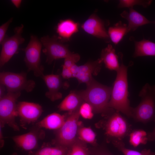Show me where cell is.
<instances>
[{"instance_id":"cell-6","label":"cell","mask_w":155,"mask_h":155,"mask_svg":"<svg viewBox=\"0 0 155 155\" xmlns=\"http://www.w3.org/2000/svg\"><path fill=\"white\" fill-rule=\"evenodd\" d=\"M0 84L4 86L7 92H21L25 90L30 92L35 86V82L28 80L26 73L3 72L0 73Z\"/></svg>"},{"instance_id":"cell-29","label":"cell","mask_w":155,"mask_h":155,"mask_svg":"<svg viewBox=\"0 0 155 155\" xmlns=\"http://www.w3.org/2000/svg\"><path fill=\"white\" fill-rule=\"evenodd\" d=\"M93 110L92 107L89 103L84 102L79 109L80 115L86 119H90L93 116Z\"/></svg>"},{"instance_id":"cell-11","label":"cell","mask_w":155,"mask_h":155,"mask_svg":"<svg viewBox=\"0 0 155 155\" xmlns=\"http://www.w3.org/2000/svg\"><path fill=\"white\" fill-rule=\"evenodd\" d=\"M106 133L121 140L128 134L129 126L127 121L118 112L114 113L109 118L106 125Z\"/></svg>"},{"instance_id":"cell-17","label":"cell","mask_w":155,"mask_h":155,"mask_svg":"<svg viewBox=\"0 0 155 155\" xmlns=\"http://www.w3.org/2000/svg\"><path fill=\"white\" fill-rule=\"evenodd\" d=\"M78 30V24L69 19L61 20L56 28V32L58 34L57 36L62 42L69 40Z\"/></svg>"},{"instance_id":"cell-13","label":"cell","mask_w":155,"mask_h":155,"mask_svg":"<svg viewBox=\"0 0 155 155\" xmlns=\"http://www.w3.org/2000/svg\"><path fill=\"white\" fill-rule=\"evenodd\" d=\"M105 22L95 14L91 15L81 26L87 33L96 37L107 39L109 36Z\"/></svg>"},{"instance_id":"cell-35","label":"cell","mask_w":155,"mask_h":155,"mask_svg":"<svg viewBox=\"0 0 155 155\" xmlns=\"http://www.w3.org/2000/svg\"><path fill=\"white\" fill-rule=\"evenodd\" d=\"M5 87L3 85L0 84V98L2 97L5 94H4Z\"/></svg>"},{"instance_id":"cell-27","label":"cell","mask_w":155,"mask_h":155,"mask_svg":"<svg viewBox=\"0 0 155 155\" xmlns=\"http://www.w3.org/2000/svg\"><path fill=\"white\" fill-rule=\"evenodd\" d=\"M115 146L124 155H155V153L150 149H144L140 152L127 149L120 140H116L114 142Z\"/></svg>"},{"instance_id":"cell-25","label":"cell","mask_w":155,"mask_h":155,"mask_svg":"<svg viewBox=\"0 0 155 155\" xmlns=\"http://www.w3.org/2000/svg\"><path fill=\"white\" fill-rule=\"evenodd\" d=\"M149 136L145 131L141 130L133 131L130 134L129 142L135 148L141 144H146L149 140Z\"/></svg>"},{"instance_id":"cell-33","label":"cell","mask_w":155,"mask_h":155,"mask_svg":"<svg viewBox=\"0 0 155 155\" xmlns=\"http://www.w3.org/2000/svg\"><path fill=\"white\" fill-rule=\"evenodd\" d=\"M92 155H113L106 150L102 148L96 149L90 152Z\"/></svg>"},{"instance_id":"cell-12","label":"cell","mask_w":155,"mask_h":155,"mask_svg":"<svg viewBox=\"0 0 155 155\" xmlns=\"http://www.w3.org/2000/svg\"><path fill=\"white\" fill-rule=\"evenodd\" d=\"M43 130L36 129L24 134L15 136L12 139L15 144L22 149L29 151L37 147L39 140L44 137Z\"/></svg>"},{"instance_id":"cell-18","label":"cell","mask_w":155,"mask_h":155,"mask_svg":"<svg viewBox=\"0 0 155 155\" xmlns=\"http://www.w3.org/2000/svg\"><path fill=\"white\" fill-rule=\"evenodd\" d=\"M119 54L118 56L117 55L112 46L109 44L106 47L102 49L100 59L107 68L117 71L121 65L119 62Z\"/></svg>"},{"instance_id":"cell-2","label":"cell","mask_w":155,"mask_h":155,"mask_svg":"<svg viewBox=\"0 0 155 155\" xmlns=\"http://www.w3.org/2000/svg\"><path fill=\"white\" fill-rule=\"evenodd\" d=\"M86 90L80 91L84 102L92 107L96 113H104L111 109L108 106L112 88L103 85L94 79L86 85Z\"/></svg>"},{"instance_id":"cell-5","label":"cell","mask_w":155,"mask_h":155,"mask_svg":"<svg viewBox=\"0 0 155 155\" xmlns=\"http://www.w3.org/2000/svg\"><path fill=\"white\" fill-rule=\"evenodd\" d=\"M21 92H7L0 98V125L1 128L7 125L15 131H19L16 122L18 116L17 112V100Z\"/></svg>"},{"instance_id":"cell-9","label":"cell","mask_w":155,"mask_h":155,"mask_svg":"<svg viewBox=\"0 0 155 155\" xmlns=\"http://www.w3.org/2000/svg\"><path fill=\"white\" fill-rule=\"evenodd\" d=\"M24 26L16 27L14 34L10 37H5L1 44L2 48L0 55V66L2 67L13 55L17 53L20 45L25 41L22 36Z\"/></svg>"},{"instance_id":"cell-3","label":"cell","mask_w":155,"mask_h":155,"mask_svg":"<svg viewBox=\"0 0 155 155\" xmlns=\"http://www.w3.org/2000/svg\"><path fill=\"white\" fill-rule=\"evenodd\" d=\"M139 96L142 100L138 106L132 108V116L137 121L147 122L155 115V85L146 84Z\"/></svg>"},{"instance_id":"cell-30","label":"cell","mask_w":155,"mask_h":155,"mask_svg":"<svg viewBox=\"0 0 155 155\" xmlns=\"http://www.w3.org/2000/svg\"><path fill=\"white\" fill-rule=\"evenodd\" d=\"M80 56L77 53H73L70 56L64 59L63 66L70 68L80 59Z\"/></svg>"},{"instance_id":"cell-1","label":"cell","mask_w":155,"mask_h":155,"mask_svg":"<svg viewBox=\"0 0 155 155\" xmlns=\"http://www.w3.org/2000/svg\"><path fill=\"white\" fill-rule=\"evenodd\" d=\"M128 66L125 65L122 61L112 88L108 107L121 112L127 116H132V108L129 105L127 71Z\"/></svg>"},{"instance_id":"cell-15","label":"cell","mask_w":155,"mask_h":155,"mask_svg":"<svg viewBox=\"0 0 155 155\" xmlns=\"http://www.w3.org/2000/svg\"><path fill=\"white\" fill-rule=\"evenodd\" d=\"M42 78L48 89L45 94L46 97L52 101L61 98L62 95L59 91L63 82L60 76L53 74L44 75Z\"/></svg>"},{"instance_id":"cell-8","label":"cell","mask_w":155,"mask_h":155,"mask_svg":"<svg viewBox=\"0 0 155 155\" xmlns=\"http://www.w3.org/2000/svg\"><path fill=\"white\" fill-rule=\"evenodd\" d=\"M40 41L44 47L42 51L46 56V62L49 64L54 60L65 59L73 53L69 51L67 45L63 44L55 35L51 37L44 36Z\"/></svg>"},{"instance_id":"cell-37","label":"cell","mask_w":155,"mask_h":155,"mask_svg":"<svg viewBox=\"0 0 155 155\" xmlns=\"http://www.w3.org/2000/svg\"><path fill=\"white\" fill-rule=\"evenodd\" d=\"M153 23L155 24V21L153 22Z\"/></svg>"},{"instance_id":"cell-28","label":"cell","mask_w":155,"mask_h":155,"mask_svg":"<svg viewBox=\"0 0 155 155\" xmlns=\"http://www.w3.org/2000/svg\"><path fill=\"white\" fill-rule=\"evenodd\" d=\"M151 1L140 0H120L118 5L119 8L128 7L133 8L135 5H140L146 7L151 3Z\"/></svg>"},{"instance_id":"cell-32","label":"cell","mask_w":155,"mask_h":155,"mask_svg":"<svg viewBox=\"0 0 155 155\" xmlns=\"http://www.w3.org/2000/svg\"><path fill=\"white\" fill-rule=\"evenodd\" d=\"M61 75L62 77L64 79H68L73 78L72 73L70 68L63 65Z\"/></svg>"},{"instance_id":"cell-36","label":"cell","mask_w":155,"mask_h":155,"mask_svg":"<svg viewBox=\"0 0 155 155\" xmlns=\"http://www.w3.org/2000/svg\"><path fill=\"white\" fill-rule=\"evenodd\" d=\"M155 137V129L153 132L149 135V138L151 140L152 138Z\"/></svg>"},{"instance_id":"cell-14","label":"cell","mask_w":155,"mask_h":155,"mask_svg":"<svg viewBox=\"0 0 155 155\" xmlns=\"http://www.w3.org/2000/svg\"><path fill=\"white\" fill-rule=\"evenodd\" d=\"M102 63L100 58L93 61H89L84 65L78 66L77 72L75 78L79 83L89 84L94 79L92 75L98 74L101 68Z\"/></svg>"},{"instance_id":"cell-23","label":"cell","mask_w":155,"mask_h":155,"mask_svg":"<svg viewBox=\"0 0 155 155\" xmlns=\"http://www.w3.org/2000/svg\"><path fill=\"white\" fill-rule=\"evenodd\" d=\"M90 151L86 143L77 137L69 148L67 155H90Z\"/></svg>"},{"instance_id":"cell-21","label":"cell","mask_w":155,"mask_h":155,"mask_svg":"<svg viewBox=\"0 0 155 155\" xmlns=\"http://www.w3.org/2000/svg\"><path fill=\"white\" fill-rule=\"evenodd\" d=\"M135 49L133 57L155 56V43L143 39L135 41Z\"/></svg>"},{"instance_id":"cell-19","label":"cell","mask_w":155,"mask_h":155,"mask_svg":"<svg viewBox=\"0 0 155 155\" xmlns=\"http://www.w3.org/2000/svg\"><path fill=\"white\" fill-rule=\"evenodd\" d=\"M84 102L80 91H73L64 98L58 105V108L60 111L72 112L79 108Z\"/></svg>"},{"instance_id":"cell-34","label":"cell","mask_w":155,"mask_h":155,"mask_svg":"<svg viewBox=\"0 0 155 155\" xmlns=\"http://www.w3.org/2000/svg\"><path fill=\"white\" fill-rule=\"evenodd\" d=\"M11 2L17 8H19L22 2L20 0H12Z\"/></svg>"},{"instance_id":"cell-26","label":"cell","mask_w":155,"mask_h":155,"mask_svg":"<svg viewBox=\"0 0 155 155\" xmlns=\"http://www.w3.org/2000/svg\"><path fill=\"white\" fill-rule=\"evenodd\" d=\"M68 150V148L57 146H45L38 150L34 155H67Z\"/></svg>"},{"instance_id":"cell-7","label":"cell","mask_w":155,"mask_h":155,"mask_svg":"<svg viewBox=\"0 0 155 155\" xmlns=\"http://www.w3.org/2000/svg\"><path fill=\"white\" fill-rule=\"evenodd\" d=\"M42 44L36 36L32 35L27 46L22 49L25 53L24 61L28 71H32L36 77L44 75L43 68L40 64V53Z\"/></svg>"},{"instance_id":"cell-24","label":"cell","mask_w":155,"mask_h":155,"mask_svg":"<svg viewBox=\"0 0 155 155\" xmlns=\"http://www.w3.org/2000/svg\"><path fill=\"white\" fill-rule=\"evenodd\" d=\"M77 135L79 139L86 143L94 144L96 143V135L90 127H85L79 124Z\"/></svg>"},{"instance_id":"cell-4","label":"cell","mask_w":155,"mask_h":155,"mask_svg":"<svg viewBox=\"0 0 155 155\" xmlns=\"http://www.w3.org/2000/svg\"><path fill=\"white\" fill-rule=\"evenodd\" d=\"M79 109L69 112L66 115L64 123L56 133V146L69 148L75 140L80 124Z\"/></svg>"},{"instance_id":"cell-16","label":"cell","mask_w":155,"mask_h":155,"mask_svg":"<svg viewBox=\"0 0 155 155\" xmlns=\"http://www.w3.org/2000/svg\"><path fill=\"white\" fill-rule=\"evenodd\" d=\"M120 15L128 22V32L134 31L139 27L142 26L153 23V22L149 20L133 8H129V12L126 11H123Z\"/></svg>"},{"instance_id":"cell-31","label":"cell","mask_w":155,"mask_h":155,"mask_svg":"<svg viewBox=\"0 0 155 155\" xmlns=\"http://www.w3.org/2000/svg\"><path fill=\"white\" fill-rule=\"evenodd\" d=\"M13 18H11L7 22L0 26V43L1 44L5 37L6 32L10 24L12 22Z\"/></svg>"},{"instance_id":"cell-10","label":"cell","mask_w":155,"mask_h":155,"mask_svg":"<svg viewBox=\"0 0 155 155\" xmlns=\"http://www.w3.org/2000/svg\"><path fill=\"white\" fill-rule=\"evenodd\" d=\"M43 112L39 104L32 102L21 101L17 104L18 116L21 126H24L36 121Z\"/></svg>"},{"instance_id":"cell-22","label":"cell","mask_w":155,"mask_h":155,"mask_svg":"<svg viewBox=\"0 0 155 155\" xmlns=\"http://www.w3.org/2000/svg\"><path fill=\"white\" fill-rule=\"evenodd\" d=\"M128 32L127 24L119 21L114 26L109 28L108 33L111 41L117 44Z\"/></svg>"},{"instance_id":"cell-20","label":"cell","mask_w":155,"mask_h":155,"mask_svg":"<svg viewBox=\"0 0 155 155\" xmlns=\"http://www.w3.org/2000/svg\"><path fill=\"white\" fill-rule=\"evenodd\" d=\"M66 117L64 115L54 113L48 115L38 123V127L49 129H59L64 123Z\"/></svg>"}]
</instances>
